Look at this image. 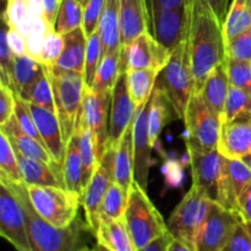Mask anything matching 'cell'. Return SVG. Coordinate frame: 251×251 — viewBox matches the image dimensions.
Here are the masks:
<instances>
[{"label":"cell","mask_w":251,"mask_h":251,"mask_svg":"<svg viewBox=\"0 0 251 251\" xmlns=\"http://www.w3.org/2000/svg\"><path fill=\"white\" fill-rule=\"evenodd\" d=\"M188 42L194 93H200L211 71L227 59L223 25L200 0L188 5Z\"/></svg>","instance_id":"obj_1"},{"label":"cell","mask_w":251,"mask_h":251,"mask_svg":"<svg viewBox=\"0 0 251 251\" xmlns=\"http://www.w3.org/2000/svg\"><path fill=\"white\" fill-rule=\"evenodd\" d=\"M0 181L14 191L24 206L32 251H78L81 249L82 234L85 230L90 229L88 226L83 225L77 218L69 227H55L43 220L34 210L25 181L10 180L1 176Z\"/></svg>","instance_id":"obj_2"},{"label":"cell","mask_w":251,"mask_h":251,"mask_svg":"<svg viewBox=\"0 0 251 251\" xmlns=\"http://www.w3.org/2000/svg\"><path fill=\"white\" fill-rule=\"evenodd\" d=\"M48 75L53 88L55 113L60 123L63 140L68 145L80 125L86 86L85 76L75 71L53 73L49 68Z\"/></svg>","instance_id":"obj_3"},{"label":"cell","mask_w":251,"mask_h":251,"mask_svg":"<svg viewBox=\"0 0 251 251\" xmlns=\"http://www.w3.org/2000/svg\"><path fill=\"white\" fill-rule=\"evenodd\" d=\"M124 221L137 250L168 233L162 215L150 200L145 188L136 181L129 190Z\"/></svg>","instance_id":"obj_4"},{"label":"cell","mask_w":251,"mask_h":251,"mask_svg":"<svg viewBox=\"0 0 251 251\" xmlns=\"http://www.w3.org/2000/svg\"><path fill=\"white\" fill-rule=\"evenodd\" d=\"M159 74L161 81L158 85L171 102L176 117L184 119L188 103L194 93V77L186 39L172 51L168 64Z\"/></svg>","instance_id":"obj_5"},{"label":"cell","mask_w":251,"mask_h":251,"mask_svg":"<svg viewBox=\"0 0 251 251\" xmlns=\"http://www.w3.org/2000/svg\"><path fill=\"white\" fill-rule=\"evenodd\" d=\"M29 200L39 216L50 225L65 228L77 220L80 195L56 186L26 185Z\"/></svg>","instance_id":"obj_6"},{"label":"cell","mask_w":251,"mask_h":251,"mask_svg":"<svg viewBox=\"0 0 251 251\" xmlns=\"http://www.w3.org/2000/svg\"><path fill=\"white\" fill-rule=\"evenodd\" d=\"M183 120L188 131L186 149L198 151L218 149L222 120L213 114L201 93H193Z\"/></svg>","instance_id":"obj_7"},{"label":"cell","mask_w":251,"mask_h":251,"mask_svg":"<svg viewBox=\"0 0 251 251\" xmlns=\"http://www.w3.org/2000/svg\"><path fill=\"white\" fill-rule=\"evenodd\" d=\"M211 205L212 201L191 186L167 221L172 237L195 250L196 237L210 212Z\"/></svg>","instance_id":"obj_8"},{"label":"cell","mask_w":251,"mask_h":251,"mask_svg":"<svg viewBox=\"0 0 251 251\" xmlns=\"http://www.w3.org/2000/svg\"><path fill=\"white\" fill-rule=\"evenodd\" d=\"M117 145H108L104 154L88 183L82 196L86 222L93 235L97 233L100 223V205L114 179V156Z\"/></svg>","instance_id":"obj_9"},{"label":"cell","mask_w":251,"mask_h":251,"mask_svg":"<svg viewBox=\"0 0 251 251\" xmlns=\"http://www.w3.org/2000/svg\"><path fill=\"white\" fill-rule=\"evenodd\" d=\"M242 221L239 213L212 202L210 212L196 237L195 251H225Z\"/></svg>","instance_id":"obj_10"},{"label":"cell","mask_w":251,"mask_h":251,"mask_svg":"<svg viewBox=\"0 0 251 251\" xmlns=\"http://www.w3.org/2000/svg\"><path fill=\"white\" fill-rule=\"evenodd\" d=\"M190 158L193 188L212 202H220L225 156L218 150H188Z\"/></svg>","instance_id":"obj_11"},{"label":"cell","mask_w":251,"mask_h":251,"mask_svg":"<svg viewBox=\"0 0 251 251\" xmlns=\"http://www.w3.org/2000/svg\"><path fill=\"white\" fill-rule=\"evenodd\" d=\"M0 234L17 251H32L26 215L14 191L0 181Z\"/></svg>","instance_id":"obj_12"},{"label":"cell","mask_w":251,"mask_h":251,"mask_svg":"<svg viewBox=\"0 0 251 251\" xmlns=\"http://www.w3.org/2000/svg\"><path fill=\"white\" fill-rule=\"evenodd\" d=\"M112 92L95 93L90 87L83 91L80 125L90 129L95 140L98 162L107 150L109 136V113Z\"/></svg>","instance_id":"obj_13"},{"label":"cell","mask_w":251,"mask_h":251,"mask_svg":"<svg viewBox=\"0 0 251 251\" xmlns=\"http://www.w3.org/2000/svg\"><path fill=\"white\" fill-rule=\"evenodd\" d=\"M172 51L159 43L150 32H144L120 50V71L151 69L161 73L168 64Z\"/></svg>","instance_id":"obj_14"},{"label":"cell","mask_w":251,"mask_h":251,"mask_svg":"<svg viewBox=\"0 0 251 251\" xmlns=\"http://www.w3.org/2000/svg\"><path fill=\"white\" fill-rule=\"evenodd\" d=\"M188 6L150 12V33L173 51L188 36Z\"/></svg>","instance_id":"obj_15"},{"label":"cell","mask_w":251,"mask_h":251,"mask_svg":"<svg viewBox=\"0 0 251 251\" xmlns=\"http://www.w3.org/2000/svg\"><path fill=\"white\" fill-rule=\"evenodd\" d=\"M136 104L132 100L127 86V71H120L112 91L109 113V136L108 145H118L119 140L132 124L136 112Z\"/></svg>","instance_id":"obj_16"},{"label":"cell","mask_w":251,"mask_h":251,"mask_svg":"<svg viewBox=\"0 0 251 251\" xmlns=\"http://www.w3.org/2000/svg\"><path fill=\"white\" fill-rule=\"evenodd\" d=\"M150 100L136 108L134 117V161L135 181L147 188L151 166L152 144L149 134Z\"/></svg>","instance_id":"obj_17"},{"label":"cell","mask_w":251,"mask_h":251,"mask_svg":"<svg viewBox=\"0 0 251 251\" xmlns=\"http://www.w3.org/2000/svg\"><path fill=\"white\" fill-rule=\"evenodd\" d=\"M218 151L227 158L242 159L251 153V114L222 123Z\"/></svg>","instance_id":"obj_18"},{"label":"cell","mask_w":251,"mask_h":251,"mask_svg":"<svg viewBox=\"0 0 251 251\" xmlns=\"http://www.w3.org/2000/svg\"><path fill=\"white\" fill-rule=\"evenodd\" d=\"M251 181V169L243 159L227 158L223 164L222 184H221L220 205L227 210L238 212V199Z\"/></svg>","instance_id":"obj_19"},{"label":"cell","mask_w":251,"mask_h":251,"mask_svg":"<svg viewBox=\"0 0 251 251\" xmlns=\"http://www.w3.org/2000/svg\"><path fill=\"white\" fill-rule=\"evenodd\" d=\"M27 104L33 115L37 129L46 144L47 150L58 163L63 164L66 153V144L63 140V132L56 113L33 103L27 102Z\"/></svg>","instance_id":"obj_20"},{"label":"cell","mask_w":251,"mask_h":251,"mask_svg":"<svg viewBox=\"0 0 251 251\" xmlns=\"http://www.w3.org/2000/svg\"><path fill=\"white\" fill-rule=\"evenodd\" d=\"M122 50L144 32H150L147 0H119Z\"/></svg>","instance_id":"obj_21"},{"label":"cell","mask_w":251,"mask_h":251,"mask_svg":"<svg viewBox=\"0 0 251 251\" xmlns=\"http://www.w3.org/2000/svg\"><path fill=\"white\" fill-rule=\"evenodd\" d=\"M16 156L22 180L26 185L56 186V188L66 189L61 164L51 166L46 162L27 158L19 152H16Z\"/></svg>","instance_id":"obj_22"},{"label":"cell","mask_w":251,"mask_h":251,"mask_svg":"<svg viewBox=\"0 0 251 251\" xmlns=\"http://www.w3.org/2000/svg\"><path fill=\"white\" fill-rule=\"evenodd\" d=\"M64 50L60 58L50 69L53 73L63 71H75L85 73L86 48H87V37L82 27L74 29L69 33L63 34Z\"/></svg>","instance_id":"obj_23"},{"label":"cell","mask_w":251,"mask_h":251,"mask_svg":"<svg viewBox=\"0 0 251 251\" xmlns=\"http://www.w3.org/2000/svg\"><path fill=\"white\" fill-rule=\"evenodd\" d=\"M0 129L6 135L7 139L10 140L15 152H19V153L24 154L27 158L46 162V163L51 164V166L60 164L51 157V154L49 153V151L43 145H41L33 137L28 136V135L22 131L15 114L4 125H1Z\"/></svg>","instance_id":"obj_24"},{"label":"cell","mask_w":251,"mask_h":251,"mask_svg":"<svg viewBox=\"0 0 251 251\" xmlns=\"http://www.w3.org/2000/svg\"><path fill=\"white\" fill-rule=\"evenodd\" d=\"M229 87L230 83L225 61L211 71L200 92L208 108L221 120H223L225 115L226 100H227Z\"/></svg>","instance_id":"obj_25"},{"label":"cell","mask_w":251,"mask_h":251,"mask_svg":"<svg viewBox=\"0 0 251 251\" xmlns=\"http://www.w3.org/2000/svg\"><path fill=\"white\" fill-rule=\"evenodd\" d=\"M135 161H134V122L126 129L122 139L119 140L115 149L114 156V179L115 183L129 191L134 176Z\"/></svg>","instance_id":"obj_26"},{"label":"cell","mask_w":251,"mask_h":251,"mask_svg":"<svg viewBox=\"0 0 251 251\" xmlns=\"http://www.w3.org/2000/svg\"><path fill=\"white\" fill-rule=\"evenodd\" d=\"M97 29L102 41L103 56L122 50L119 0H105V6Z\"/></svg>","instance_id":"obj_27"},{"label":"cell","mask_w":251,"mask_h":251,"mask_svg":"<svg viewBox=\"0 0 251 251\" xmlns=\"http://www.w3.org/2000/svg\"><path fill=\"white\" fill-rule=\"evenodd\" d=\"M95 237L98 244L109 251H137L124 218H102Z\"/></svg>","instance_id":"obj_28"},{"label":"cell","mask_w":251,"mask_h":251,"mask_svg":"<svg viewBox=\"0 0 251 251\" xmlns=\"http://www.w3.org/2000/svg\"><path fill=\"white\" fill-rule=\"evenodd\" d=\"M172 115L176 117L173 107L157 83L150 97L149 109V134L152 146H154L164 126L172 120Z\"/></svg>","instance_id":"obj_29"},{"label":"cell","mask_w":251,"mask_h":251,"mask_svg":"<svg viewBox=\"0 0 251 251\" xmlns=\"http://www.w3.org/2000/svg\"><path fill=\"white\" fill-rule=\"evenodd\" d=\"M64 181L66 190L80 195L82 202V162H81L80 150H78L77 135H74L66 145V153L63 163Z\"/></svg>","instance_id":"obj_30"},{"label":"cell","mask_w":251,"mask_h":251,"mask_svg":"<svg viewBox=\"0 0 251 251\" xmlns=\"http://www.w3.org/2000/svg\"><path fill=\"white\" fill-rule=\"evenodd\" d=\"M251 28V0H233L228 9L223 32L226 44Z\"/></svg>","instance_id":"obj_31"},{"label":"cell","mask_w":251,"mask_h":251,"mask_svg":"<svg viewBox=\"0 0 251 251\" xmlns=\"http://www.w3.org/2000/svg\"><path fill=\"white\" fill-rule=\"evenodd\" d=\"M44 70V64L29 54L16 56L12 68V92L20 96Z\"/></svg>","instance_id":"obj_32"},{"label":"cell","mask_w":251,"mask_h":251,"mask_svg":"<svg viewBox=\"0 0 251 251\" xmlns=\"http://www.w3.org/2000/svg\"><path fill=\"white\" fill-rule=\"evenodd\" d=\"M158 71L151 69H139V70H127V86L132 100L136 107L141 105L150 100L156 86Z\"/></svg>","instance_id":"obj_33"},{"label":"cell","mask_w":251,"mask_h":251,"mask_svg":"<svg viewBox=\"0 0 251 251\" xmlns=\"http://www.w3.org/2000/svg\"><path fill=\"white\" fill-rule=\"evenodd\" d=\"M75 134L77 135L78 150H80L81 162H82V189L85 193V189L87 188L98 166V157L95 140H93V135L90 129L82 126V125H78V129Z\"/></svg>","instance_id":"obj_34"},{"label":"cell","mask_w":251,"mask_h":251,"mask_svg":"<svg viewBox=\"0 0 251 251\" xmlns=\"http://www.w3.org/2000/svg\"><path fill=\"white\" fill-rule=\"evenodd\" d=\"M17 96V95H16ZM25 102L33 103V104L43 107L46 109L55 113V102H54L53 88L48 75V68L44 65V70L26 90L19 96Z\"/></svg>","instance_id":"obj_35"},{"label":"cell","mask_w":251,"mask_h":251,"mask_svg":"<svg viewBox=\"0 0 251 251\" xmlns=\"http://www.w3.org/2000/svg\"><path fill=\"white\" fill-rule=\"evenodd\" d=\"M120 74V51L109 53L102 58L91 90L95 93L112 92Z\"/></svg>","instance_id":"obj_36"},{"label":"cell","mask_w":251,"mask_h":251,"mask_svg":"<svg viewBox=\"0 0 251 251\" xmlns=\"http://www.w3.org/2000/svg\"><path fill=\"white\" fill-rule=\"evenodd\" d=\"M83 10L85 7L77 0H60L54 31L60 34H66L78 27H82Z\"/></svg>","instance_id":"obj_37"},{"label":"cell","mask_w":251,"mask_h":251,"mask_svg":"<svg viewBox=\"0 0 251 251\" xmlns=\"http://www.w3.org/2000/svg\"><path fill=\"white\" fill-rule=\"evenodd\" d=\"M127 196H129V191H126L114 181L108 189L100 205V220L102 218H110V220L124 218L127 205Z\"/></svg>","instance_id":"obj_38"},{"label":"cell","mask_w":251,"mask_h":251,"mask_svg":"<svg viewBox=\"0 0 251 251\" xmlns=\"http://www.w3.org/2000/svg\"><path fill=\"white\" fill-rule=\"evenodd\" d=\"M2 21L6 22L9 26L19 29L25 37L31 32L33 15L29 10L27 0H7V6L4 12Z\"/></svg>","instance_id":"obj_39"},{"label":"cell","mask_w":251,"mask_h":251,"mask_svg":"<svg viewBox=\"0 0 251 251\" xmlns=\"http://www.w3.org/2000/svg\"><path fill=\"white\" fill-rule=\"evenodd\" d=\"M0 176L14 181L22 180L16 152L6 135L0 130Z\"/></svg>","instance_id":"obj_40"},{"label":"cell","mask_w":251,"mask_h":251,"mask_svg":"<svg viewBox=\"0 0 251 251\" xmlns=\"http://www.w3.org/2000/svg\"><path fill=\"white\" fill-rule=\"evenodd\" d=\"M244 114H251V96L244 90L230 86L226 100L225 115L222 123L232 122Z\"/></svg>","instance_id":"obj_41"},{"label":"cell","mask_w":251,"mask_h":251,"mask_svg":"<svg viewBox=\"0 0 251 251\" xmlns=\"http://www.w3.org/2000/svg\"><path fill=\"white\" fill-rule=\"evenodd\" d=\"M103 58V47L102 41H100V32L97 31L91 34L87 38V48H86V60H85V85L86 87L92 86L93 80H95L96 73L100 66V61Z\"/></svg>","instance_id":"obj_42"},{"label":"cell","mask_w":251,"mask_h":251,"mask_svg":"<svg viewBox=\"0 0 251 251\" xmlns=\"http://www.w3.org/2000/svg\"><path fill=\"white\" fill-rule=\"evenodd\" d=\"M230 86L244 90L251 96V61L226 59Z\"/></svg>","instance_id":"obj_43"},{"label":"cell","mask_w":251,"mask_h":251,"mask_svg":"<svg viewBox=\"0 0 251 251\" xmlns=\"http://www.w3.org/2000/svg\"><path fill=\"white\" fill-rule=\"evenodd\" d=\"M1 34H0V76H1V83L6 85L12 90V68H14L15 60H16V54L10 47L7 42V31H9V25L6 22H2Z\"/></svg>","instance_id":"obj_44"},{"label":"cell","mask_w":251,"mask_h":251,"mask_svg":"<svg viewBox=\"0 0 251 251\" xmlns=\"http://www.w3.org/2000/svg\"><path fill=\"white\" fill-rule=\"evenodd\" d=\"M14 114L15 117H16V120L17 123H19L22 131H24L25 134L28 135V136L33 137L34 140H37L39 144L43 145V146L46 147V144H44L43 139H42L41 134H39L38 129H37L36 122H34L33 115H32L31 110H29L28 104H27V102H25L24 100H21V98L16 95H15Z\"/></svg>","instance_id":"obj_45"},{"label":"cell","mask_w":251,"mask_h":251,"mask_svg":"<svg viewBox=\"0 0 251 251\" xmlns=\"http://www.w3.org/2000/svg\"><path fill=\"white\" fill-rule=\"evenodd\" d=\"M64 50V38L63 34L54 31L50 28L46 36V42H44L43 51L41 55V61L46 66H54V64L60 58L61 53Z\"/></svg>","instance_id":"obj_46"},{"label":"cell","mask_w":251,"mask_h":251,"mask_svg":"<svg viewBox=\"0 0 251 251\" xmlns=\"http://www.w3.org/2000/svg\"><path fill=\"white\" fill-rule=\"evenodd\" d=\"M105 6V0H90L83 10V25L82 28L85 31L86 37H90L95 33L98 28L100 16Z\"/></svg>","instance_id":"obj_47"},{"label":"cell","mask_w":251,"mask_h":251,"mask_svg":"<svg viewBox=\"0 0 251 251\" xmlns=\"http://www.w3.org/2000/svg\"><path fill=\"white\" fill-rule=\"evenodd\" d=\"M227 58L251 61V33L250 31L240 34L226 44Z\"/></svg>","instance_id":"obj_48"},{"label":"cell","mask_w":251,"mask_h":251,"mask_svg":"<svg viewBox=\"0 0 251 251\" xmlns=\"http://www.w3.org/2000/svg\"><path fill=\"white\" fill-rule=\"evenodd\" d=\"M225 251H251V237L244 221L237 226V229Z\"/></svg>","instance_id":"obj_49"},{"label":"cell","mask_w":251,"mask_h":251,"mask_svg":"<svg viewBox=\"0 0 251 251\" xmlns=\"http://www.w3.org/2000/svg\"><path fill=\"white\" fill-rule=\"evenodd\" d=\"M15 93L4 83H0V126L14 115Z\"/></svg>","instance_id":"obj_50"},{"label":"cell","mask_w":251,"mask_h":251,"mask_svg":"<svg viewBox=\"0 0 251 251\" xmlns=\"http://www.w3.org/2000/svg\"><path fill=\"white\" fill-rule=\"evenodd\" d=\"M7 42H9L10 47L16 54V56L25 55L27 54V39L21 32L15 27L9 26V31H7Z\"/></svg>","instance_id":"obj_51"},{"label":"cell","mask_w":251,"mask_h":251,"mask_svg":"<svg viewBox=\"0 0 251 251\" xmlns=\"http://www.w3.org/2000/svg\"><path fill=\"white\" fill-rule=\"evenodd\" d=\"M238 212L244 222L251 223V181L238 199Z\"/></svg>","instance_id":"obj_52"},{"label":"cell","mask_w":251,"mask_h":251,"mask_svg":"<svg viewBox=\"0 0 251 251\" xmlns=\"http://www.w3.org/2000/svg\"><path fill=\"white\" fill-rule=\"evenodd\" d=\"M191 0H186V5L190 2ZM202 4H205L211 11L213 12L216 17L218 19V21L221 24H225L226 16H227L228 12V4H229V0H200Z\"/></svg>","instance_id":"obj_53"},{"label":"cell","mask_w":251,"mask_h":251,"mask_svg":"<svg viewBox=\"0 0 251 251\" xmlns=\"http://www.w3.org/2000/svg\"><path fill=\"white\" fill-rule=\"evenodd\" d=\"M60 0H43V19L49 27L54 28Z\"/></svg>","instance_id":"obj_54"},{"label":"cell","mask_w":251,"mask_h":251,"mask_svg":"<svg viewBox=\"0 0 251 251\" xmlns=\"http://www.w3.org/2000/svg\"><path fill=\"white\" fill-rule=\"evenodd\" d=\"M149 14L159 9H176L186 6V0H147Z\"/></svg>","instance_id":"obj_55"},{"label":"cell","mask_w":251,"mask_h":251,"mask_svg":"<svg viewBox=\"0 0 251 251\" xmlns=\"http://www.w3.org/2000/svg\"><path fill=\"white\" fill-rule=\"evenodd\" d=\"M172 240H173V237H172L171 233H166L162 237L157 238L153 242H151L150 244H147L146 247L141 248L137 251H168L169 245H171Z\"/></svg>","instance_id":"obj_56"},{"label":"cell","mask_w":251,"mask_h":251,"mask_svg":"<svg viewBox=\"0 0 251 251\" xmlns=\"http://www.w3.org/2000/svg\"><path fill=\"white\" fill-rule=\"evenodd\" d=\"M168 251H195L194 249H191L190 247L185 245L184 243L179 242V240L174 239L172 240L171 245H169V250Z\"/></svg>","instance_id":"obj_57"},{"label":"cell","mask_w":251,"mask_h":251,"mask_svg":"<svg viewBox=\"0 0 251 251\" xmlns=\"http://www.w3.org/2000/svg\"><path fill=\"white\" fill-rule=\"evenodd\" d=\"M243 162H244L245 164H247L248 167H249V168L251 169V153L250 154H248V156H245V157H243Z\"/></svg>","instance_id":"obj_58"},{"label":"cell","mask_w":251,"mask_h":251,"mask_svg":"<svg viewBox=\"0 0 251 251\" xmlns=\"http://www.w3.org/2000/svg\"><path fill=\"white\" fill-rule=\"evenodd\" d=\"M92 251H109V250H108L107 248L103 247V245L98 244V243H97V244H96V247L92 249Z\"/></svg>","instance_id":"obj_59"},{"label":"cell","mask_w":251,"mask_h":251,"mask_svg":"<svg viewBox=\"0 0 251 251\" xmlns=\"http://www.w3.org/2000/svg\"><path fill=\"white\" fill-rule=\"evenodd\" d=\"M77 1H78V2H81V5H82V6L85 7L86 5L88 4V1H90V0H77Z\"/></svg>","instance_id":"obj_60"},{"label":"cell","mask_w":251,"mask_h":251,"mask_svg":"<svg viewBox=\"0 0 251 251\" xmlns=\"http://www.w3.org/2000/svg\"><path fill=\"white\" fill-rule=\"evenodd\" d=\"M245 223H247V227H248V229H249L250 237H251V223L250 222H245Z\"/></svg>","instance_id":"obj_61"},{"label":"cell","mask_w":251,"mask_h":251,"mask_svg":"<svg viewBox=\"0 0 251 251\" xmlns=\"http://www.w3.org/2000/svg\"><path fill=\"white\" fill-rule=\"evenodd\" d=\"M78 251H92V249H88V248H85V247H82V248H81V249L78 250Z\"/></svg>","instance_id":"obj_62"},{"label":"cell","mask_w":251,"mask_h":251,"mask_svg":"<svg viewBox=\"0 0 251 251\" xmlns=\"http://www.w3.org/2000/svg\"><path fill=\"white\" fill-rule=\"evenodd\" d=\"M250 33H251V28H250Z\"/></svg>","instance_id":"obj_63"},{"label":"cell","mask_w":251,"mask_h":251,"mask_svg":"<svg viewBox=\"0 0 251 251\" xmlns=\"http://www.w3.org/2000/svg\"><path fill=\"white\" fill-rule=\"evenodd\" d=\"M27 1H28V0H27Z\"/></svg>","instance_id":"obj_64"}]
</instances>
